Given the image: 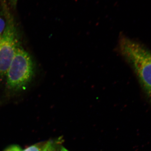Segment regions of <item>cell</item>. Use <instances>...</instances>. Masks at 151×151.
I'll return each instance as SVG.
<instances>
[{
  "label": "cell",
  "instance_id": "6da1fadb",
  "mask_svg": "<svg viewBox=\"0 0 151 151\" xmlns=\"http://www.w3.org/2000/svg\"><path fill=\"white\" fill-rule=\"evenodd\" d=\"M118 52L132 68L143 93L151 104V50L140 42L122 34Z\"/></svg>",
  "mask_w": 151,
  "mask_h": 151
},
{
  "label": "cell",
  "instance_id": "7a4b0ae2",
  "mask_svg": "<svg viewBox=\"0 0 151 151\" xmlns=\"http://www.w3.org/2000/svg\"><path fill=\"white\" fill-rule=\"evenodd\" d=\"M35 73V64L32 57L20 46L6 73V90L10 93H17L25 90L33 79Z\"/></svg>",
  "mask_w": 151,
  "mask_h": 151
},
{
  "label": "cell",
  "instance_id": "3957f363",
  "mask_svg": "<svg viewBox=\"0 0 151 151\" xmlns=\"http://www.w3.org/2000/svg\"><path fill=\"white\" fill-rule=\"evenodd\" d=\"M6 24L0 37V84L5 76L17 50L20 46L19 37L13 17L5 13Z\"/></svg>",
  "mask_w": 151,
  "mask_h": 151
},
{
  "label": "cell",
  "instance_id": "277c9868",
  "mask_svg": "<svg viewBox=\"0 0 151 151\" xmlns=\"http://www.w3.org/2000/svg\"><path fill=\"white\" fill-rule=\"evenodd\" d=\"M6 24V20L3 18L1 13H0V37L3 34L5 28Z\"/></svg>",
  "mask_w": 151,
  "mask_h": 151
},
{
  "label": "cell",
  "instance_id": "5b68a950",
  "mask_svg": "<svg viewBox=\"0 0 151 151\" xmlns=\"http://www.w3.org/2000/svg\"><path fill=\"white\" fill-rule=\"evenodd\" d=\"M44 147L43 148H41L40 146L35 145L29 147L27 148L22 150V151H43Z\"/></svg>",
  "mask_w": 151,
  "mask_h": 151
},
{
  "label": "cell",
  "instance_id": "8992f818",
  "mask_svg": "<svg viewBox=\"0 0 151 151\" xmlns=\"http://www.w3.org/2000/svg\"><path fill=\"white\" fill-rule=\"evenodd\" d=\"M22 150L19 146L12 145L6 149L5 151H22Z\"/></svg>",
  "mask_w": 151,
  "mask_h": 151
},
{
  "label": "cell",
  "instance_id": "52a82bcc",
  "mask_svg": "<svg viewBox=\"0 0 151 151\" xmlns=\"http://www.w3.org/2000/svg\"><path fill=\"white\" fill-rule=\"evenodd\" d=\"M43 151H53V147L51 143H48L44 146Z\"/></svg>",
  "mask_w": 151,
  "mask_h": 151
},
{
  "label": "cell",
  "instance_id": "ba28073f",
  "mask_svg": "<svg viewBox=\"0 0 151 151\" xmlns=\"http://www.w3.org/2000/svg\"><path fill=\"white\" fill-rule=\"evenodd\" d=\"M9 1L12 2L13 4H16L17 1V0H9Z\"/></svg>",
  "mask_w": 151,
  "mask_h": 151
}]
</instances>
